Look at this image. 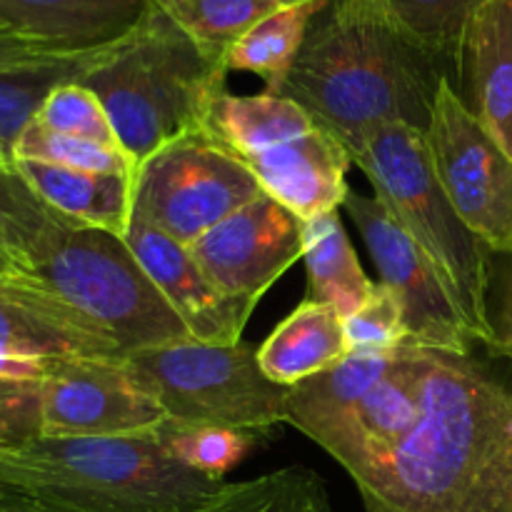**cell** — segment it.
<instances>
[{
	"label": "cell",
	"instance_id": "cell-1",
	"mask_svg": "<svg viewBox=\"0 0 512 512\" xmlns=\"http://www.w3.org/2000/svg\"><path fill=\"white\" fill-rule=\"evenodd\" d=\"M413 433L355 480L365 512H512V393L473 355L418 348Z\"/></svg>",
	"mask_w": 512,
	"mask_h": 512
},
{
	"label": "cell",
	"instance_id": "cell-2",
	"mask_svg": "<svg viewBox=\"0 0 512 512\" xmlns=\"http://www.w3.org/2000/svg\"><path fill=\"white\" fill-rule=\"evenodd\" d=\"M455 70L405 35L378 0H325L278 90L348 148L375 128L428 130L443 80Z\"/></svg>",
	"mask_w": 512,
	"mask_h": 512
},
{
	"label": "cell",
	"instance_id": "cell-3",
	"mask_svg": "<svg viewBox=\"0 0 512 512\" xmlns=\"http://www.w3.org/2000/svg\"><path fill=\"white\" fill-rule=\"evenodd\" d=\"M0 483L53 512H193L228 485L170 458L155 433L0 450Z\"/></svg>",
	"mask_w": 512,
	"mask_h": 512
},
{
	"label": "cell",
	"instance_id": "cell-4",
	"mask_svg": "<svg viewBox=\"0 0 512 512\" xmlns=\"http://www.w3.org/2000/svg\"><path fill=\"white\" fill-rule=\"evenodd\" d=\"M225 58L195 43L150 0L140 23L80 78L108 113L120 148L140 165L178 135L205 128L225 90Z\"/></svg>",
	"mask_w": 512,
	"mask_h": 512
},
{
	"label": "cell",
	"instance_id": "cell-5",
	"mask_svg": "<svg viewBox=\"0 0 512 512\" xmlns=\"http://www.w3.org/2000/svg\"><path fill=\"white\" fill-rule=\"evenodd\" d=\"M15 275L123 355L193 340L123 235L60 220Z\"/></svg>",
	"mask_w": 512,
	"mask_h": 512
},
{
	"label": "cell",
	"instance_id": "cell-6",
	"mask_svg": "<svg viewBox=\"0 0 512 512\" xmlns=\"http://www.w3.org/2000/svg\"><path fill=\"white\" fill-rule=\"evenodd\" d=\"M373 195L430 260L475 343L493 348L490 255L465 225L430 163L425 130L405 123L375 128L353 153Z\"/></svg>",
	"mask_w": 512,
	"mask_h": 512
},
{
	"label": "cell",
	"instance_id": "cell-7",
	"mask_svg": "<svg viewBox=\"0 0 512 512\" xmlns=\"http://www.w3.org/2000/svg\"><path fill=\"white\" fill-rule=\"evenodd\" d=\"M123 368L163 408L170 423L218 425L265 433L285 423L288 388L265 378L248 343L198 340L158 345L125 355Z\"/></svg>",
	"mask_w": 512,
	"mask_h": 512
},
{
	"label": "cell",
	"instance_id": "cell-8",
	"mask_svg": "<svg viewBox=\"0 0 512 512\" xmlns=\"http://www.w3.org/2000/svg\"><path fill=\"white\" fill-rule=\"evenodd\" d=\"M263 195L248 165L205 128L160 145L133 173V220L180 245Z\"/></svg>",
	"mask_w": 512,
	"mask_h": 512
},
{
	"label": "cell",
	"instance_id": "cell-9",
	"mask_svg": "<svg viewBox=\"0 0 512 512\" xmlns=\"http://www.w3.org/2000/svg\"><path fill=\"white\" fill-rule=\"evenodd\" d=\"M430 163L453 208L493 253L512 255V160L443 80L425 130Z\"/></svg>",
	"mask_w": 512,
	"mask_h": 512
},
{
	"label": "cell",
	"instance_id": "cell-10",
	"mask_svg": "<svg viewBox=\"0 0 512 512\" xmlns=\"http://www.w3.org/2000/svg\"><path fill=\"white\" fill-rule=\"evenodd\" d=\"M343 208L363 235L365 248L378 268L380 285L395 295L403 310L408 345L470 355L475 340L438 273L418 245L385 213L375 195L350 190Z\"/></svg>",
	"mask_w": 512,
	"mask_h": 512
},
{
	"label": "cell",
	"instance_id": "cell-11",
	"mask_svg": "<svg viewBox=\"0 0 512 512\" xmlns=\"http://www.w3.org/2000/svg\"><path fill=\"white\" fill-rule=\"evenodd\" d=\"M165 423L123 360H58L40 380V438H125Z\"/></svg>",
	"mask_w": 512,
	"mask_h": 512
},
{
	"label": "cell",
	"instance_id": "cell-12",
	"mask_svg": "<svg viewBox=\"0 0 512 512\" xmlns=\"http://www.w3.org/2000/svg\"><path fill=\"white\" fill-rule=\"evenodd\" d=\"M188 250L215 288L258 308L260 298L303 258V220L263 193Z\"/></svg>",
	"mask_w": 512,
	"mask_h": 512
},
{
	"label": "cell",
	"instance_id": "cell-13",
	"mask_svg": "<svg viewBox=\"0 0 512 512\" xmlns=\"http://www.w3.org/2000/svg\"><path fill=\"white\" fill-rule=\"evenodd\" d=\"M123 238L193 340L208 345L240 343L255 305L215 288L190 250L160 230L130 220Z\"/></svg>",
	"mask_w": 512,
	"mask_h": 512
},
{
	"label": "cell",
	"instance_id": "cell-14",
	"mask_svg": "<svg viewBox=\"0 0 512 512\" xmlns=\"http://www.w3.org/2000/svg\"><path fill=\"white\" fill-rule=\"evenodd\" d=\"M418 418V348L403 345L388 375L353 410H348L318 445L335 463L343 465L355 483L413 433Z\"/></svg>",
	"mask_w": 512,
	"mask_h": 512
},
{
	"label": "cell",
	"instance_id": "cell-15",
	"mask_svg": "<svg viewBox=\"0 0 512 512\" xmlns=\"http://www.w3.org/2000/svg\"><path fill=\"white\" fill-rule=\"evenodd\" d=\"M240 160L248 165L260 190L303 223L338 213L350 193L348 170L353 158L323 125Z\"/></svg>",
	"mask_w": 512,
	"mask_h": 512
},
{
	"label": "cell",
	"instance_id": "cell-16",
	"mask_svg": "<svg viewBox=\"0 0 512 512\" xmlns=\"http://www.w3.org/2000/svg\"><path fill=\"white\" fill-rule=\"evenodd\" d=\"M455 88L512 160V0H488L473 15L460 48Z\"/></svg>",
	"mask_w": 512,
	"mask_h": 512
},
{
	"label": "cell",
	"instance_id": "cell-17",
	"mask_svg": "<svg viewBox=\"0 0 512 512\" xmlns=\"http://www.w3.org/2000/svg\"><path fill=\"white\" fill-rule=\"evenodd\" d=\"M0 355L40 360L125 358L113 343L85 330L15 273L0 278Z\"/></svg>",
	"mask_w": 512,
	"mask_h": 512
},
{
	"label": "cell",
	"instance_id": "cell-18",
	"mask_svg": "<svg viewBox=\"0 0 512 512\" xmlns=\"http://www.w3.org/2000/svg\"><path fill=\"white\" fill-rule=\"evenodd\" d=\"M150 0H0V30L78 55L125 38Z\"/></svg>",
	"mask_w": 512,
	"mask_h": 512
},
{
	"label": "cell",
	"instance_id": "cell-19",
	"mask_svg": "<svg viewBox=\"0 0 512 512\" xmlns=\"http://www.w3.org/2000/svg\"><path fill=\"white\" fill-rule=\"evenodd\" d=\"M353 353L345 320L333 305L305 300L258 348V365L275 385L293 388Z\"/></svg>",
	"mask_w": 512,
	"mask_h": 512
},
{
	"label": "cell",
	"instance_id": "cell-20",
	"mask_svg": "<svg viewBox=\"0 0 512 512\" xmlns=\"http://www.w3.org/2000/svg\"><path fill=\"white\" fill-rule=\"evenodd\" d=\"M15 168L63 218L115 235L128 233L133 220V175L88 173L38 160H15Z\"/></svg>",
	"mask_w": 512,
	"mask_h": 512
},
{
	"label": "cell",
	"instance_id": "cell-21",
	"mask_svg": "<svg viewBox=\"0 0 512 512\" xmlns=\"http://www.w3.org/2000/svg\"><path fill=\"white\" fill-rule=\"evenodd\" d=\"M395 355L398 350H353L330 370L288 388L285 423L318 445L388 375Z\"/></svg>",
	"mask_w": 512,
	"mask_h": 512
},
{
	"label": "cell",
	"instance_id": "cell-22",
	"mask_svg": "<svg viewBox=\"0 0 512 512\" xmlns=\"http://www.w3.org/2000/svg\"><path fill=\"white\" fill-rule=\"evenodd\" d=\"M318 125L303 105L285 95L270 90L238 95L228 88L213 100L205 120V130L238 158H248L258 150L300 138Z\"/></svg>",
	"mask_w": 512,
	"mask_h": 512
},
{
	"label": "cell",
	"instance_id": "cell-23",
	"mask_svg": "<svg viewBox=\"0 0 512 512\" xmlns=\"http://www.w3.org/2000/svg\"><path fill=\"white\" fill-rule=\"evenodd\" d=\"M303 260L308 268V298L333 305L343 318L373 295L375 283L360 265L338 213L303 223Z\"/></svg>",
	"mask_w": 512,
	"mask_h": 512
},
{
	"label": "cell",
	"instance_id": "cell-24",
	"mask_svg": "<svg viewBox=\"0 0 512 512\" xmlns=\"http://www.w3.org/2000/svg\"><path fill=\"white\" fill-rule=\"evenodd\" d=\"M105 48L80 55H53L30 63L0 68V158L15 160L20 133L58 85L80 83Z\"/></svg>",
	"mask_w": 512,
	"mask_h": 512
},
{
	"label": "cell",
	"instance_id": "cell-25",
	"mask_svg": "<svg viewBox=\"0 0 512 512\" xmlns=\"http://www.w3.org/2000/svg\"><path fill=\"white\" fill-rule=\"evenodd\" d=\"M325 0L275 8L245 30L225 53V68L238 73H255L263 78L265 90L278 93L305 43L310 23Z\"/></svg>",
	"mask_w": 512,
	"mask_h": 512
},
{
	"label": "cell",
	"instance_id": "cell-26",
	"mask_svg": "<svg viewBox=\"0 0 512 512\" xmlns=\"http://www.w3.org/2000/svg\"><path fill=\"white\" fill-rule=\"evenodd\" d=\"M193 512H333L323 480L303 465L228 483Z\"/></svg>",
	"mask_w": 512,
	"mask_h": 512
},
{
	"label": "cell",
	"instance_id": "cell-27",
	"mask_svg": "<svg viewBox=\"0 0 512 512\" xmlns=\"http://www.w3.org/2000/svg\"><path fill=\"white\" fill-rule=\"evenodd\" d=\"M385 13L405 35L423 45L428 53L455 70L458 83V58L473 15L488 0H378Z\"/></svg>",
	"mask_w": 512,
	"mask_h": 512
},
{
	"label": "cell",
	"instance_id": "cell-28",
	"mask_svg": "<svg viewBox=\"0 0 512 512\" xmlns=\"http://www.w3.org/2000/svg\"><path fill=\"white\" fill-rule=\"evenodd\" d=\"M198 45L225 58L230 45L260 18L280 8L278 0H153Z\"/></svg>",
	"mask_w": 512,
	"mask_h": 512
},
{
	"label": "cell",
	"instance_id": "cell-29",
	"mask_svg": "<svg viewBox=\"0 0 512 512\" xmlns=\"http://www.w3.org/2000/svg\"><path fill=\"white\" fill-rule=\"evenodd\" d=\"M173 460L205 478L223 480L235 465L243 463L253 450L255 433L218 428V425H178L165 423L155 433Z\"/></svg>",
	"mask_w": 512,
	"mask_h": 512
},
{
	"label": "cell",
	"instance_id": "cell-30",
	"mask_svg": "<svg viewBox=\"0 0 512 512\" xmlns=\"http://www.w3.org/2000/svg\"><path fill=\"white\" fill-rule=\"evenodd\" d=\"M60 220L15 168V160L0 158V253L18 268L20 260L40 243L45 233Z\"/></svg>",
	"mask_w": 512,
	"mask_h": 512
},
{
	"label": "cell",
	"instance_id": "cell-31",
	"mask_svg": "<svg viewBox=\"0 0 512 512\" xmlns=\"http://www.w3.org/2000/svg\"><path fill=\"white\" fill-rule=\"evenodd\" d=\"M15 160H38L60 168L88 170V173H135V165L120 148L53 133L35 120L20 133L15 143Z\"/></svg>",
	"mask_w": 512,
	"mask_h": 512
},
{
	"label": "cell",
	"instance_id": "cell-32",
	"mask_svg": "<svg viewBox=\"0 0 512 512\" xmlns=\"http://www.w3.org/2000/svg\"><path fill=\"white\" fill-rule=\"evenodd\" d=\"M35 123L53 130V133L73 135V138L93 140V143L120 148L103 103H100L98 95L90 88H85L83 83L58 85V88L48 95L43 108L38 110Z\"/></svg>",
	"mask_w": 512,
	"mask_h": 512
},
{
	"label": "cell",
	"instance_id": "cell-33",
	"mask_svg": "<svg viewBox=\"0 0 512 512\" xmlns=\"http://www.w3.org/2000/svg\"><path fill=\"white\" fill-rule=\"evenodd\" d=\"M345 320V335H348L350 350H398L408 345V330H405L403 310L398 300L385 285H375L373 295L348 315Z\"/></svg>",
	"mask_w": 512,
	"mask_h": 512
},
{
	"label": "cell",
	"instance_id": "cell-34",
	"mask_svg": "<svg viewBox=\"0 0 512 512\" xmlns=\"http://www.w3.org/2000/svg\"><path fill=\"white\" fill-rule=\"evenodd\" d=\"M40 438V383L0 378V450Z\"/></svg>",
	"mask_w": 512,
	"mask_h": 512
},
{
	"label": "cell",
	"instance_id": "cell-35",
	"mask_svg": "<svg viewBox=\"0 0 512 512\" xmlns=\"http://www.w3.org/2000/svg\"><path fill=\"white\" fill-rule=\"evenodd\" d=\"M53 55H68V53H58V50L48 48V45H40L28 38H20V35L10 33V30H0V68H10V65L30 63V60H40V58H53Z\"/></svg>",
	"mask_w": 512,
	"mask_h": 512
},
{
	"label": "cell",
	"instance_id": "cell-36",
	"mask_svg": "<svg viewBox=\"0 0 512 512\" xmlns=\"http://www.w3.org/2000/svg\"><path fill=\"white\" fill-rule=\"evenodd\" d=\"M508 273H505L503 283V298H500V310L498 318H493L495 328V343L493 353H500L503 358L512 360V255H508Z\"/></svg>",
	"mask_w": 512,
	"mask_h": 512
},
{
	"label": "cell",
	"instance_id": "cell-37",
	"mask_svg": "<svg viewBox=\"0 0 512 512\" xmlns=\"http://www.w3.org/2000/svg\"><path fill=\"white\" fill-rule=\"evenodd\" d=\"M0 512H53L0 483Z\"/></svg>",
	"mask_w": 512,
	"mask_h": 512
},
{
	"label": "cell",
	"instance_id": "cell-38",
	"mask_svg": "<svg viewBox=\"0 0 512 512\" xmlns=\"http://www.w3.org/2000/svg\"><path fill=\"white\" fill-rule=\"evenodd\" d=\"M10 273H15V263L8 258V255L0 253V278H3V275H10Z\"/></svg>",
	"mask_w": 512,
	"mask_h": 512
},
{
	"label": "cell",
	"instance_id": "cell-39",
	"mask_svg": "<svg viewBox=\"0 0 512 512\" xmlns=\"http://www.w3.org/2000/svg\"><path fill=\"white\" fill-rule=\"evenodd\" d=\"M303 3H318V0H278L280 8H285V5H303Z\"/></svg>",
	"mask_w": 512,
	"mask_h": 512
}]
</instances>
